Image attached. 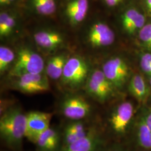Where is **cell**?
I'll list each match as a JSON object with an SVG mask.
<instances>
[{
    "label": "cell",
    "mask_w": 151,
    "mask_h": 151,
    "mask_svg": "<svg viewBox=\"0 0 151 151\" xmlns=\"http://www.w3.org/2000/svg\"><path fill=\"white\" fill-rule=\"evenodd\" d=\"M89 75L86 62L80 57L74 56L67 60L60 80L65 88L75 90L85 86Z\"/></svg>",
    "instance_id": "cell-2"
},
{
    "label": "cell",
    "mask_w": 151,
    "mask_h": 151,
    "mask_svg": "<svg viewBox=\"0 0 151 151\" xmlns=\"http://www.w3.org/2000/svg\"><path fill=\"white\" fill-rule=\"evenodd\" d=\"M104 74L118 90L126 84L129 75V68L122 58L115 57L108 60L103 65Z\"/></svg>",
    "instance_id": "cell-8"
},
{
    "label": "cell",
    "mask_w": 151,
    "mask_h": 151,
    "mask_svg": "<svg viewBox=\"0 0 151 151\" xmlns=\"http://www.w3.org/2000/svg\"><path fill=\"white\" fill-rule=\"evenodd\" d=\"M68 58L64 54L55 55L48 60L46 66V74L50 78L57 80L60 79L65 65Z\"/></svg>",
    "instance_id": "cell-16"
},
{
    "label": "cell",
    "mask_w": 151,
    "mask_h": 151,
    "mask_svg": "<svg viewBox=\"0 0 151 151\" xmlns=\"http://www.w3.org/2000/svg\"><path fill=\"white\" fill-rule=\"evenodd\" d=\"M102 143V138L97 130L91 127L86 135L70 145L62 148L60 151H98Z\"/></svg>",
    "instance_id": "cell-11"
},
{
    "label": "cell",
    "mask_w": 151,
    "mask_h": 151,
    "mask_svg": "<svg viewBox=\"0 0 151 151\" xmlns=\"http://www.w3.org/2000/svg\"><path fill=\"white\" fill-rule=\"evenodd\" d=\"M130 93L140 103L145 101L148 96V87L143 76L135 75L130 80L128 86Z\"/></svg>",
    "instance_id": "cell-17"
},
{
    "label": "cell",
    "mask_w": 151,
    "mask_h": 151,
    "mask_svg": "<svg viewBox=\"0 0 151 151\" xmlns=\"http://www.w3.org/2000/svg\"><path fill=\"white\" fill-rule=\"evenodd\" d=\"M15 16L7 12L0 14V36L1 38L7 37L13 32L16 26Z\"/></svg>",
    "instance_id": "cell-19"
},
{
    "label": "cell",
    "mask_w": 151,
    "mask_h": 151,
    "mask_svg": "<svg viewBox=\"0 0 151 151\" xmlns=\"http://www.w3.org/2000/svg\"><path fill=\"white\" fill-rule=\"evenodd\" d=\"M15 1V0H0V4L1 6L8 5Z\"/></svg>",
    "instance_id": "cell-26"
},
{
    "label": "cell",
    "mask_w": 151,
    "mask_h": 151,
    "mask_svg": "<svg viewBox=\"0 0 151 151\" xmlns=\"http://www.w3.org/2000/svg\"><path fill=\"white\" fill-rule=\"evenodd\" d=\"M60 111L70 120H82L91 113V105L84 97L79 95H69L60 104Z\"/></svg>",
    "instance_id": "cell-6"
},
{
    "label": "cell",
    "mask_w": 151,
    "mask_h": 151,
    "mask_svg": "<svg viewBox=\"0 0 151 151\" xmlns=\"http://www.w3.org/2000/svg\"><path fill=\"white\" fill-rule=\"evenodd\" d=\"M145 16L135 9L127 10L122 16V24L124 30L129 34H133L145 25Z\"/></svg>",
    "instance_id": "cell-15"
},
{
    "label": "cell",
    "mask_w": 151,
    "mask_h": 151,
    "mask_svg": "<svg viewBox=\"0 0 151 151\" xmlns=\"http://www.w3.org/2000/svg\"><path fill=\"white\" fill-rule=\"evenodd\" d=\"M87 93L100 103L106 102L114 97L118 90L104 74L96 69L90 73L84 86Z\"/></svg>",
    "instance_id": "cell-4"
},
{
    "label": "cell",
    "mask_w": 151,
    "mask_h": 151,
    "mask_svg": "<svg viewBox=\"0 0 151 151\" xmlns=\"http://www.w3.org/2000/svg\"></svg>",
    "instance_id": "cell-30"
},
{
    "label": "cell",
    "mask_w": 151,
    "mask_h": 151,
    "mask_svg": "<svg viewBox=\"0 0 151 151\" xmlns=\"http://www.w3.org/2000/svg\"><path fill=\"white\" fill-rule=\"evenodd\" d=\"M134 112V106L129 101L120 103L114 109L108 118V124L115 135L122 136L127 132Z\"/></svg>",
    "instance_id": "cell-5"
},
{
    "label": "cell",
    "mask_w": 151,
    "mask_h": 151,
    "mask_svg": "<svg viewBox=\"0 0 151 151\" xmlns=\"http://www.w3.org/2000/svg\"><path fill=\"white\" fill-rule=\"evenodd\" d=\"M87 40L93 47H103L111 45L115 40V34L107 24L96 22L90 27Z\"/></svg>",
    "instance_id": "cell-10"
},
{
    "label": "cell",
    "mask_w": 151,
    "mask_h": 151,
    "mask_svg": "<svg viewBox=\"0 0 151 151\" xmlns=\"http://www.w3.org/2000/svg\"><path fill=\"white\" fill-rule=\"evenodd\" d=\"M88 7V0H72L66 6L65 15L72 25H77L85 19Z\"/></svg>",
    "instance_id": "cell-14"
},
{
    "label": "cell",
    "mask_w": 151,
    "mask_h": 151,
    "mask_svg": "<svg viewBox=\"0 0 151 151\" xmlns=\"http://www.w3.org/2000/svg\"><path fill=\"white\" fill-rule=\"evenodd\" d=\"M123 151L122 150L120 149V148H114V149H112V150H110L109 151Z\"/></svg>",
    "instance_id": "cell-28"
},
{
    "label": "cell",
    "mask_w": 151,
    "mask_h": 151,
    "mask_svg": "<svg viewBox=\"0 0 151 151\" xmlns=\"http://www.w3.org/2000/svg\"><path fill=\"white\" fill-rule=\"evenodd\" d=\"M146 6L150 12L151 13V0H147L146 1Z\"/></svg>",
    "instance_id": "cell-27"
},
{
    "label": "cell",
    "mask_w": 151,
    "mask_h": 151,
    "mask_svg": "<svg viewBox=\"0 0 151 151\" xmlns=\"http://www.w3.org/2000/svg\"><path fill=\"white\" fill-rule=\"evenodd\" d=\"M140 67L147 75H151V53H146L141 55Z\"/></svg>",
    "instance_id": "cell-23"
},
{
    "label": "cell",
    "mask_w": 151,
    "mask_h": 151,
    "mask_svg": "<svg viewBox=\"0 0 151 151\" xmlns=\"http://www.w3.org/2000/svg\"><path fill=\"white\" fill-rule=\"evenodd\" d=\"M25 138L35 143L39 136L50 127L53 114L39 111H32L26 114Z\"/></svg>",
    "instance_id": "cell-9"
},
{
    "label": "cell",
    "mask_w": 151,
    "mask_h": 151,
    "mask_svg": "<svg viewBox=\"0 0 151 151\" xmlns=\"http://www.w3.org/2000/svg\"><path fill=\"white\" fill-rule=\"evenodd\" d=\"M32 4L38 14L44 16L53 15L57 9L55 0H32Z\"/></svg>",
    "instance_id": "cell-20"
},
{
    "label": "cell",
    "mask_w": 151,
    "mask_h": 151,
    "mask_svg": "<svg viewBox=\"0 0 151 151\" xmlns=\"http://www.w3.org/2000/svg\"><path fill=\"white\" fill-rule=\"evenodd\" d=\"M34 40L41 48L53 50L64 43V38L60 32L50 30L38 31L34 35Z\"/></svg>",
    "instance_id": "cell-13"
},
{
    "label": "cell",
    "mask_w": 151,
    "mask_h": 151,
    "mask_svg": "<svg viewBox=\"0 0 151 151\" xmlns=\"http://www.w3.org/2000/svg\"><path fill=\"white\" fill-rule=\"evenodd\" d=\"M14 78L15 79L12 83V88L25 93H42L50 90L47 74H26Z\"/></svg>",
    "instance_id": "cell-7"
},
{
    "label": "cell",
    "mask_w": 151,
    "mask_h": 151,
    "mask_svg": "<svg viewBox=\"0 0 151 151\" xmlns=\"http://www.w3.org/2000/svg\"><path fill=\"white\" fill-rule=\"evenodd\" d=\"M149 83H150V86L151 87V75L149 76Z\"/></svg>",
    "instance_id": "cell-29"
},
{
    "label": "cell",
    "mask_w": 151,
    "mask_h": 151,
    "mask_svg": "<svg viewBox=\"0 0 151 151\" xmlns=\"http://www.w3.org/2000/svg\"><path fill=\"white\" fill-rule=\"evenodd\" d=\"M123 0H104L106 4L109 7H114L119 5Z\"/></svg>",
    "instance_id": "cell-25"
},
{
    "label": "cell",
    "mask_w": 151,
    "mask_h": 151,
    "mask_svg": "<svg viewBox=\"0 0 151 151\" xmlns=\"http://www.w3.org/2000/svg\"><path fill=\"white\" fill-rule=\"evenodd\" d=\"M26 114L20 108L11 107L1 114L0 137L11 150H19L25 138Z\"/></svg>",
    "instance_id": "cell-1"
},
{
    "label": "cell",
    "mask_w": 151,
    "mask_h": 151,
    "mask_svg": "<svg viewBox=\"0 0 151 151\" xmlns=\"http://www.w3.org/2000/svg\"><path fill=\"white\" fill-rule=\"evenodd\" d=\"M91 127L85 120H70L64 128L62 135V148L68 146L86 135Z\"/></svg>",
    "instance_id": "cell-12"
},
{
    "label": "cell",
    "mask_w": 151,
    "mask_h": 151,
    "mask_svg": "<svg viewBox=\"0 0 151 151\" xmlns=\"http://www.w3.org/2000/svg\"><path fill=\"white\" fill-rule=\"evenodd\" d=\"M139 38L147 48L151 50V24H145L139 31Z\"/></svg>",
    "instance_id": "cell-22"
},
{
    "label": "cell",
    "mask_w": 151,
    "mask_h": 151,
    "mask_svg": "<svg viewBox=\"0 0 151 151\" xmlns=\"http://www.w3.org/2000/svg\"><path fill=\"white\" fill-rule=\"evenodd\" d=\"M142 116L145 119L147 126L151 130V109L147 110L145 113L142 115Z\"/></svg>",
    "instance_id": "cell-24"
},
{
    "label": "cell",
    "mask_w": 151,
    "mask_h": 151,
    "mask_svg": "<svg viewBox=\"0 0 151 151\" xmlns=\"http://www.w3.org/2000/svg\"><path fill=\"white\" fill-rule=\"evenodd\" d=\"M137 137L139 146L145 149H151V130L142 116L137 124Z\"/></svg>",
    "instance_id": "cell-18"
},
{
    "label": "cell",
    "mask_w": 151,
    "mask_h": 151,
    "mask_svg": "<svg viewBox=\"0 0 151 151\" xmlns=\"http://www.w3.org/2000/svg\"><path fill=\"white\" fill-rule=\"evenodd\" d=\"M44 62L40 55L30 49H20L16 57L10 76L15 78L26 74L42 73L44 70Z\"/></svg>",
    "instance_id": "cell-3"
},
{
    "label": "cell",
    "mask_w": 151,
    "mask_h": 151,
    "mask_svg": "<svg viewBox=\"0 0 151 151\" xmlns=\"http://www.w3.org/2000/svg\"><path fill=\"white\" fill-rule=\"evenodd\" d=\"M15 55L11 49L1 46L0 47V73L3 75L9 69L11 63L15 60Z\"/></svg>",
    "instance_id": "cell-21"
}]
</instances>
